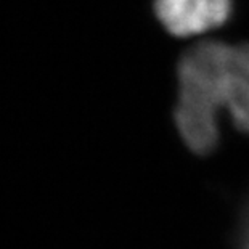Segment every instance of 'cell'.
I'll use <instances>...</instances> for the list:
<instances>
[{
    "mask_svg": "<svg viewBox=\"0 0 249 249\" xmlns=\"http://www.w3.org/2000/svg\"><path fill=\"white\" fill-rule=\"evenodd\" d=\"M231 45L208 40L192 47L178 63V134L196 155H209L219 142V111L227 103Z\"/></svg>",
    "mask_w": 249,
    "mask_h": 249,
    "instance_id": "1",
    "label": "cell"
},
{
    "mask_svg": "<svg viewBox=\"0 0 249 249\" xmlns=\"http://www.w3.org/2000/svg\"><path fill=\"white\" fill-rule=\"evenodd\" d=\"M231 12V0H155L158 19L176 37L201 36L220 28Z\"/></svg>",
    "mask_w": 249,
    "mask_h": 249,
    "instance_id": "2",
    "label": "cell"
},
{
    "mask_svg": "<svg viewBox=\"0 0 249 249\" xmlns=\"http://www.w3.org/2000/svg\"><path fill=\"white\" fill-rule=\"evenodd\" d=\"M240 245H241V249H249V201L245 211H243V217H241Z\"/></svg>",
    "mask_w": 249,
    "mask_h": 249,
    "instance_id": "4",
    "label": "cell"
},
{
    "mask_svg": "<svg viewBox=\"0 0 249 249\" xmlns=\"http://www.w3.org/2000/svg\"><path fill=\"white\" fill-rule=\"evenodd\" d=\"M225 108L236 129L249 135V44L231 47Z\"/></svg>",
    "mask_w": 249,
    "mask_h": 249,
    "instance_id": "3",
    "label": "cell"
}]
</instances>
